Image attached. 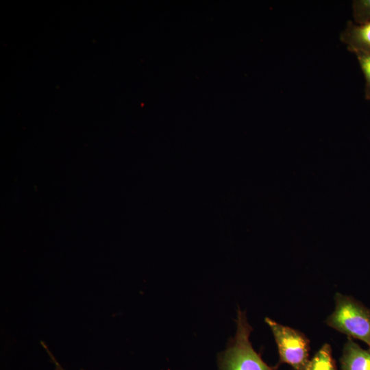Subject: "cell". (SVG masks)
Listing matches in <instances>:
<instances>
[{"label":"cell","mask_w":370,"mask_h":370,"mask_svg":"<svg viewBox=\"0 0 370 370\" xmlns=\"http://www.w3.org/2000/svg\"><path fill=\"white\" fill-rule=\"evenodd\" d=\"M237 330L226 349L219 354V370H276L266 364L261 356L253 348L249 341L252 331L246 312L238 308Z\"/></svg>","instance_id":"1"},{"label":"cell","mask_w":370,"mask_h":370,"mask_svg":"<svg viewBox=\"0 0 370 370\" xmlns=\"http://www.w3.org/2000/svg\"><path fill=\"white\" fill-rule=\"evenodd\" d=\"M306 370H337L330 344L322 345L309 360Z\"/></svg>","instance_id":"6"},{"label":"cell","mask_w":370,"mask_h":370,"mask_svg":"<svg viewBox=\"0 0 370 370\" xmlns=\"http://www.w3.org/2000/svg\"><path fill=\"white\" fill-rule=\"evenodd\" d=\"M41 343L42 344V346L45 349L46 352L48 353L51 360V362L54 364L55 370H66L62 367V365L59 363V362L56 359V358L53 356L51 352H50L47 345L43 342H41ZM81 370H84V369H81Z\"/></svg>","instance_id":"9"},{"label":"cell","mask_w":370,"mask_h":370,"mask_svg":"<svg viewBox=\"0 0 370 370\" xmlns=\"http://www.w3.org/2000/svg\"><path fill=\"white\" fill-rule=\"evenodd\" d=\"M341 40L347 45V49L352 53H370V21L362 25L348 21L341 34Z\"/></svg>","instance_id":"4"},{"label":"cell","mask_w":370,"mask_h":370,"mask_svg":"<svg viewBox=\"0 0 370 370\" xmlns=\"http://www.w3.org/2000/svg\"><path fill=\"white\" fill-rule=\"evenodd\" d=\"M358 60L360 69L364 74L366 84L365 88V97L370 99V53L365 51L354 52Z\"/></svg>","instance_id":"8"},{"label":"cell","mask_w":370,"mask_h":370,"mask_svg":"<svg viewBox=\"0 0 370 370\" xmlns=\"http://www.w3.org/2000/svg\"><path fill=\"white\" fill-rule=\"evenodd\" d=\"M341 370H370V349H365L349 337L340 359Z\"/></svg>","instance_id":"5"},{"label":"cell","mask_w":370,"mask_h":370,"mask_svg":"<svg viewBox=\"0 0 370 370\" xmlns=\"http://www.w3.org/2000/svg\"><path fill=\"white\" fill-rule=\"evenodd\" d=\"M335 308L327 318L331 328L365 342L370 349V308L352 297L336 293Z\"/></svg>","instance_id":"2"},{"label":"cell","mask_w":370,"mask_h":370,"mask_svg":"<svg viewBox=\"0 0 370 370\" xmlns=\"http://www.w3.org/2000/svg\"><path fill=\"white\" fill-rule=\"evenodd\" d=\"M352 8L353 16L358 25L370 21V0H355Z\"/></svg>","instance_id":"7"},{"label":"cell","mask_w":370,"mask_h":370,"mask_svg":"<svg viewBox=\"0 0 370 370\" xmlns=\"http://www.w3.org/2000/svg\"><path fill=\"white\" fill-rule=\"evenodd\" d=\"M275 338L279 364L289 365L294 370H306L310 360V341L300 331L281 325L267 317L264 319Z\"/></svg>","instance_id":"3"}]
</instances>
